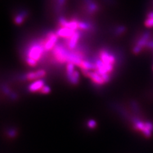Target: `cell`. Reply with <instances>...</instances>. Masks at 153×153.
Wrapping results in <instances>:
<instances>
[{
  "instance_id": "obj_3",
  "label": "cell",
  "mask_w": 153,
  "mask_h": 153,
  "mask_svg": "<svg viewBox=\"0 0 153 153\" xmlns=\"http://www.w3.org/2000/svg\"><path fill=\"white\" fill-rule=\"evenodd\" d=\"M70 52V51L66 47L65 44H61L57 43L54 49L52 50V57L57 63H67L68 61Z\"/></svg>"
},
{
  "instance_id": "obj_8",
  "label": "cell",
  "mask_w": 153,
  "mask_h": 153,
  "mask_svg": "<svg viewBox=\"0 0 153 153\" xmlns=\"http://www.w3.org/2000/svg\"><path fill=\"white\" fill-rule=\"evenodd\" d=\"M85 9L89 15H94L99 10V6L94 0H83Z\"/></svg>"
},
{
  "instance_id": "obj_9",
  "label": "cell",
  "mask_w": 153,
  "mask_h": 153,
  "mask_svg": "<svg viewBox=\"0 0 153 153\" xmlns=\"http://www.w3.org/2000/svg\"><path fill=\"white\" fill-rule=\"evenodd\" d=\"M45 85L44 79H39L35 80L29 85L27 89L30 93H39L41 89Z\"/></svg>"
},
{
  "instance_id": "obj_2",
  "label": "cell",
  "mask_w": 153,
  "mask_h": 153,
  "mask_svg": "<svg viewBox=\"0 0 153 153\" xmlns=\"http://www.w3.org/2000/svg\"><path fill=\"white\" fill-rule=\"evenodd\" d=\"M133 124V127L146 138H150L153 134V123L149 121H143L142 117L137 116H130L129 118Z\"/></svg>"
},
{
  "instance_id": "obj_7",
  "label": "cell",
  "mask_w": 153,
  "mask_h": 153,
  "mask_svg": "<svg viewBox=\"0 0 153 153\" xmlns=\"http://www.w3.org/2000/svg\"><path fill=\"white\" fill-rule=\"evenodd\" d=\"M46 71L43 69L37 70L36 71H30L26 74L22 76V79L26 81H30V82H33L35 80L39 79H42L46 76Z\"/></svg>"
},
{
  "instance_id": "obj_12",
  "label": "cell",
  "mask_w": 153,
  "mask_h": 153,
  "mask_svg": "<svg viewBox=\"0 0 153 153\" xmlns=\"http://www.w3.org/2000/svg\"><path fill=\"white\" fill-rule=\"evenodd\" d=\"M131 107L133 109V112L135 113V116L141 117V116H142L141 110H140V108L139 107V105H138V103L135 101H132L131 102Z\"/></svg>"
},
{
  "instance_id": "obj_15",
  "label": "cell",
  "mask_w": 153,
  "mask_h": 153,
  "mask_svg": "<svg viewBox=\"0 0 153 153\" xmlns=\"http://www.w3.org/2000/svg\"><path fill=\"white\" fill-rule=\"evenodd\" d=\"M87 124H88V127L89 128H91V129L94 128L95 127H97V122H96L94 120H93V119H90V120H89L88 121Z\"/></svg>"
},
{
  "instance_id": "obj_11",
  "label": "cell",
  "mask_w": 153,
  "mask_h": 153,
  "mask_svg": "<svg viewBox=\"0 0 153 153\" xmlns=\"http://www.w3.org/2000/svg\"><path fill=\"white\" fill-rule=\"evenodd\" d=\"M68 80L70 82L71 84L76 85L80 82V74L77 70H75L74 72L68 78Z\"/></svg>"
},
{
  "instance_id": "obj_6",
  "label": "cell",
  "mask_w": 153,
  "mask_h": 153,
  "mask_svg": "<svg viewBox=\"0 0 153 153\" xmlns=\"http://www.w3.org/2000/svg\"><path fill=\"white\" fill-rule=\"evenodd\" d=\"M59 36L56 32H49L47 33L45 38L42 40L43 45L46 52L51 51L57 45Z\"/></svg>"
},
{
  "instance_id": "obj_16",
  "label": "cell",
  "mask_w": 153,
  "mask_h": 153,
  "mask_svg": "<svg viewBox=\"0 0 153 153\" xmlns=\"http://www.w3.org/2000/svg\"><path fill=\"white\" fill-rule=\"evenodd\" d=\"M125 31H126V27H124V26H121L117 27V28L116 29V32L117 35H121Z\"/></svg>"
},
{
  "instance_id": "obj_14",
  "label": "cell",
  "mask_w": 153,
  "mask_h": 153,
  "mask_svg": "<svg viewBox=\"0 0 153 153\" xmlns=\"http://www.w3.org/2000/svg\"><path fill=\"white\" fill-rule=\"evenodd\" d=\"M144 25L148 28L153 27V17L146 18L144 21Z\"/></svg>"
},
{
  "instance_id": "obj_13",
  "label": "cell",
  "mask_w": 153,
  "mask_h": 153,
  "mask_svg": "<svg viewBox=\"0 0 153 153\" xmlns=\"http://www.w3.org/2000/svg\"><path fill=\"white\" fill-rule=\"evenodd\" d=\"M51 91V89L49 86L47 85H45L44 87L41 89V90L39 91V93L42 94H47L50 93Z\"/></svg>"
},
{
  "instance_id": "obj_17",
  "label": "cell",
  "mask_w": 153,
  "mask_h": 153,
  "mask_svg": "<svg viewBox=\"0 0 153 153\" xmlns=\"http://www.w3.org/2000/svg\"><path fill=\"white\" fill-rule=\"evenodd\" d=\"M8 134H9L10 136V137H14V136H15V135H16V131H15V130H11L9 131Z\"/></svg>"
},
{
  "instance_id": "obj_4",
  "label": "cell",
  "mask_w": 153,
  "mask_h": 153,
  "mask_svg": "<svg viewBox=\"0 0 153 153\" xmlns=\"http://www.w3.org/2000/svg\"><path fill=\"white\" fill-rule=\"evenodd\" d=\"M152 33L149 31L143 32L142 34L138 36L137 39L134 42L132 52L134 54H140L143 49H146L147 43L151 39Z\"/></svg>"
},
{
  "instance_id": "obj_5",
  "label": "cell",
  "mask_w": 153,
  "mask_h": 153,
  "mask_svg": "<svg viewBox=\"0 0 153 153\" xmlns=\"http://www.w3.org/2000/svg\"><path fill=\"white\" fill-rule=\"evenodd\" d=\"M97 57L104 64L114 68L116 66L118 61V58L116 54L113 53L112 51L107 49H102L100 50L98 52Z\"/></svg>"
},
{
  "instance_id": "obj_18",
  "label": "cell",
  "mask_w": 153,
  "mask_h": 153,
  "mask_svg": "<svg viewBox=\"0 0 153 153\" xmlns=\"http://www.w3.org/2000/svg\"><path fill=\"white\" fill-rule=\"evenodd\" d=\"M147 18H151V17H153V10H151L150 12H149L147 13V16H146Z\"/></svg>"
},
{
  "instance_id": "obj_10",
  "label": "cell",
  "mask_w": 153,
  "mask_h": 153,
  "mask_svg": "<svg viewBox=\"0 0 153 153\" xmlns=\"http://www.w3.org/2000/svg\"><path fill=\"white\" fill-rule=\"evenodd\" d=\"M28 13L26 10H21L20 12L17 13L13 18V21L16 25H21L23 22L25 21Z\"/></svg>"
},
{
  "instance_id": "obj_1",
  "label": "cell",
  "mask_w": 153,
  "mask_h": 153,
  "mask_svg": "<svg viewBox=\"0 0 153 153\" xmlns=\"http://www.w3.org/2000/svg\"><path fill=\"white\" fill-rule=\"evenodd\" d=\"M45 52L42 40L31 43L26 51L25 61L26 64L31 67L37 66L44 56Z\"/></svg>"
}]
</instances>
